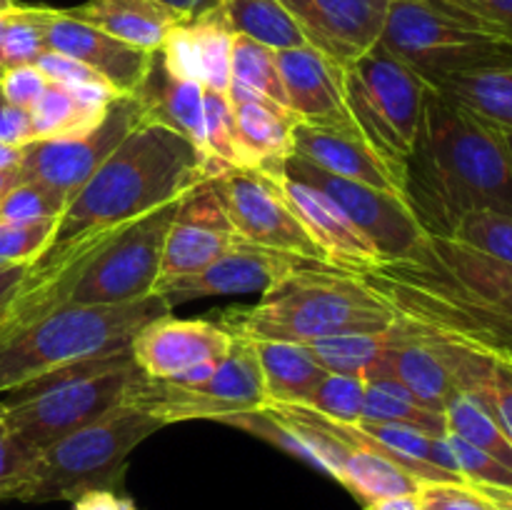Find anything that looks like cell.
I'll use <instances>...</instances> for the list:
<instances>
[{
  "label": "cell",
  "mask_w": 512,
  "mask_h": 510,
  "mask_svg": "<svg viewBox=\"0 0 512 510\" xmlns=\"http://www.w3.org/2000/svg\"><path fill=\"white\" fill-rule=\"evenodd\" d=\"M130 348L40 375L0 398V415L10 433L33 455L73 430L128 403L140 380Z\"/></svg>",
  "instance_id": "52a82bcc"
},
{
  "label": "cell",
  "mask_w": 512,
  "mask_h": 510,
  "mask_svg": "<svg viewBox=\"0 0 512 510\" xmlns=\"http://www.w3.org/2000/svg\"><path fill=\"white\" fill-rule=\"evenodd\" d=\"M213 185L240 240L308 263L328 265L323 250L285 203L278 180L260 170L230 168L213 178Z\"/></svg>",
  "instance_id": "7c38bea8"
},
{
  "label": "cell",
  "mask_w": 512,
  "mask_h": 510,
  "mask_svg": "<svg viewBox=\"0 0 512 510\" xmlns=\"http://www.w3.org/2000/svg\"><path fill=\"white\" fill-rule=\"evenodd\" d=\"M430 83L410 65L375 45L345 68V103L355 128L393 163H405L418 138Z\"/></svg>",
  "instance_id": "9c48e42d"
},
{
  "label": "cell",
  "mask_w": 512,
  "mask_h": 510,
  "mask_svg": "<svg viewBox=\"0 0 512 510\" xmlns=\"http://www.w3.org/2000/svg\"><path fill=\"white\" fill-rule=\"evenodd\" d=\"M68 15L148 53L163 48L175 25L188 23L183 13L163 0H88L68 8Z\"/></svg>",
  "instance_id": "d4e9b609"
},
{
  "label": "cell",
  "mask_w": 512,
  "mask_h": 510,
  "mask_svg": "<svg viewBox=\"0 0 512 510\" xmlns=\"http://www.w3.org/2000/svg\"><path fill=\"white\" fill-rule=\"evenodd\" d=\"M18 170H0V198L18 185Z\"/></svg>",
  "instance_id": "680465c9"
},
{
  "label": "cell",
  "mask_w": 512,
  "mask_h": 510,
  "mask_svg": "<svg viewBox=\"0 0 512 510\" xmlns=\"http://www.w3.org/2000/svg\"><path fill=\"white\" fill-rule=\"evenodd\" d=\"M0 143L10 148H25L35 143L30 113L18 105H10L0 98Z\"/></svg>",
  "instance_id": "816d5d0a"
},
{
  "label": "cell",
  "mask_w": 512,
  "mask_h": 510,
  "mask_svg": "<svg viewBox=\"0 0 512 510\" xmlns=\"http://www.w3.org/2000/svg\"><path fill=\"white\" fill-rule=\"evenodd\" d=\"M420 510H495L470 483H420Z\"/></svg>",
  "instance_id": "bcb514c9"
},
{
  "label": "cell",
  "mask_w": 512,
  "mask_h": 510,
  "mask_svg": "<svg viewBox=\"0 0 512 510\" xmlns=\"http://www.w3.org/2000/svg\"><path fill=\"white\" fill-rule=\"evenodd\" d=\"M233 338L228 358L203 383L178 385L140 375L128 400L158 415L165 425L180 423V420H215L218 423L223 415L263 408V370H260L253 343L238 335Z\"/></svg>",
  "instance_id": "8fae6325"
},
{
  "label": "cell",
  "mask_w": 512,
  "mask_h": 510,
  "mask_svg": "<svg viewBox=\"0 0 512 510\" xmlns=\"http://www.w3.org/2000/svg\"><path fill=\"white\" fill-rule=\"evenodd\" d=\"M478 400L498 418L512 443V360L493 355V370H490V378L480 390Z\"/></svg>",
  "instance_id": "7dc6e473"
},
{
  "label": "cell",
  "mask_w": 512,
  "mask_h": 510,
  "mask_svg": "<svg viewBox=\"0 0 512 510\" xmlns=\"http://www.w3.org/2000/svg\"><path fill=\"white\" fill-rule=\"evenodd\" d=\"M125 500L118 490H90L73 500V510H125Z\"/></svg>",
  "instance_id": "f5cc1de1"
},
{
  "label": "cell",
  "mask_w": 512,
  "mask_h": 510,
  "mask_svg": "<svg viewBox=\"0 0 512 510\" xmlns=\"http://www.w3.org/2000/svg\"><path fill=\"white\" fill-rule=\"evenodd\" d=\"M190 28H193L195 40H198L200 60H203L205 90L225 95L230 85V55H233L235 33L225 23L220 8H213L193 18Z\"/></svg>",
  "instance_id": "8d00e7d4"
},
{
  "label": "cell",
  "mask_w": 512,
  "mask_h": 510,
  "mask_svg": "<svg viewBox=\"0 0 512 510\" xmlns=\"http://www.w3.org/2000/svg\"><path fill=\"white\" fill-rule=\"evenodd\" d=\"M358 275L398 318L512 360V265L425 233L403 260Z\"/></svg>",
  "instance_id": "7a4b0ae2"
},
{
  "label": "cell",
  "mask_w": 512,
  "mask_h": 510,
  "mask_svg": "<svg viewBox=\"0 0 512 510\" xmlns=\"http://www.w3.org/2000/svg\"><path fill=\"white\" fill-rule=\"evenodd\" d=\"M230 83H238L243 88L255 90L268 100L278 103L280 108H288L283 80H280L278 63H275V50L255 43V40L235 35L233 55H230Z\"/></svg>",
  "instance_id": "d590c367"
},
{
  "label": "cell",
  "mask_w": 512,
  "mask_h": 510,
  "mask_svg": "<svg viewBox=\"0 0 512 510\" xmlns=\"http://www.w3.org/2000/svg\"><path fill=\"white\" fill-rule=\"evenodd\" d=\"M403 198L420 228L438 238H453L470 213L512 215L505 130L430 85L418 138L403 163Z\"/></svg>",
  "instance_id": "3957f363"
},
{
  "label": "cell",
  "mask_w": 512,
  "mask_h": 510,
  "mask_svg": "<svg viewBox=\"0 0 512 510\" xmlns=\"http://www.w3.org/2000/svg\"><path fill=\"white\" fill-rule=\"evenodd\" d=\"M275 180H278L285 203L298 215L315 245L323 250L328 265L348 270V273H363L383 263L375 245L350 223L348 215L328 195L320 193L313 185L290 180L285 173Z\"/></svg>",
  "instance_id": "603a6c76"
},
{
  "label": "cell",
  "mask_w": 512,
  "mask_h": 510,
  "mask_svg": "<svg viewBox=\"0 0 512 510\" xmlns=\"http://www.w3.org/2000/svg\"><path fill=\"white\" fill-rule=\"evenodd\" d=\"M160 60L168 68V73H173L175 78L193 80V83H203V60H200L198 40H195L193 28L188 23L175 25L173 30L165 38L163 48L158 50Z\"/></svg>",
  "instance_id": "f6af8a7d"
},
{
  "label": "cell",
  "mask_w": 512,
  "mask_h": 510,
  "mask_svg": "<svg viewBox=\"0 0 512 510\" xmlns=\"http://www.w3.org/2000/svg\"><path fill=\"white\" fill-rule=\"evenodd\" d=\"M360 423L410 425V428L425 430V433L438 435V438L448 433L443 413L430 410L403 385L385 378L365 380V405Z\"/></svg>",
  "instance_id": "4dcf8cb0"
},
{
  "label": "cell",
  "mask_w": 512,
  "mask_h": 510,
  "mask_svg": "<svg viewBox=\"0 0 512 510\" xmlns=\"http://www.w3.org/2000/svg\"><path fill=\"white\" fill-rule=\"evenodd\" d=\"M135 98H138L140 108H143V120L165 125V128L175 130V133H180L203 150L205 85L175 78L163 65L160 53H155L148 75H145Z\"/></svg>",
  "instance_id": "4316f807"
},
{
  "label": "cell",
  "mask_w": 512,
  "mask_h": 510,
  "mask_svg": "<svg viewBox=\"0 0 512 510\" xmlns=\"http://www.w3.org/2000/svg\"><path fill=\"white\" fill-rule=\"evenodd\" d=\"M218 8L235 35L265 48L290 50L308 45L293 15L278 0H218Z\"/></svg>",
  "instance_id": "f1b7e54d"
},
{
  "label": "cell",
  "mask_w": 512,
  "mask_h": 510,
  "mask_svg": "<svg viewBox=\"0 0 512 510\" xmlns=\"http://www.w3.org/2000/svg\"><path fill=\"white\" fill-rule=\"evenodd\" d=\"M445 428L450 435H458L465 443L475 445L483 453L493 455L512 470V443L505 435L503 425L493 413L468 393H458L445 408Z\"/></svg>",
  "instance_id": "1f68e13d"
},
{
  "label": "cell",
  "mask_w": 512,
  "mask_h": 510,
  "mask_svg": "<svg viewBox=\"0 0 512 510\" xmlns=\"http://www.w3.org/2000/svg\"><path fill=\"white\" fill-rule=\"evenodd\" d=\"M393 328V325H390ZM390 328L378 333H345L333 338L305 343V348L313 353V358L323 365L328 373L343 375H363L370 363L380 358L390 343Z\"/></svg>",
  "instance_id": "836d02e7"
},
{
  "label": "cell",
  "mask_w": 512,
  "mask_h": 510,
  "mask_svg": "<svg viewBox=\"0 0 512 510\" xmlns=\"http://www.w3.org/2000/svg\"><path fill=\"white\" fill-rule=\"evenodd\" d=\"M48 88V78L38 70V65H15L0 70V98L10 105L30 110L35 100Z\"/></svg>",
  "instance_id": "c3c4849f"
},
{
  "label": "cell",
  "mask_w": 512,
  "mask_h": 510,
  "mask_svg": "<svg viewBox=\"0 0 512 510\" xmlns=\"http://www.w3.org/2000/svg\"><path fill=\"white\" fill-rule=\"evenodd\" d=\"M495 505V503H493ZM495 510H510V508H500V505H495Z\"/></svg>",
  "instance_id": "e7e4bbea"
},
{
  "label": "cell",
  "mask_w": 512,
  "mask_h": 510,
  "mask_svg": "<svg viewBox=\"0 0 512 510\" xmlns=\"http://www.w3.org/2000/svg\"><path fill=\"white\" fill-rule=\"evenodd\" d=\"M33 458L35 455L10 433L0 415V500H8V493Z\"/></svg>",
  "instance_id": "681fc988"
},
{
  "label": "cell",
  "mask_w": 512,
  "mask_h": 510,
  "mask_svg": "<svg viewBox=\"0 0 512 510\" xmlns=\"http://www.w3.org/2000/svg\"><path fill=\"white\" fill-rule=\"evenodd\" d=\"M140 123H143V108H140L138 98L118 95L110 103L98 128H93L83 138L35 140V143L25 145L18 180H40L73 200L75 193L93 178L95 170L118 148L120 140Z\"/></svg>",
  "instance_id": "5bb4252c"
},
{
  "label": "cell",
  "mask_w": 512,
  "mask_h": 510,
  "mask_svg": "<svg viewBox=\"0 0 512 510\" xmlns=\"http://www.w3.org/2000/svg\"><path fill=\"white\" fill-rule=\"evenodd\" d=\"M48 50L80 60L103 80H108L120 95H135L148 75L153 55L148 50L133 48L83 20L70 18L68 10H50L45 28Z\"/></svg>",
  "instance_id": "44dd1931"
},
{
  "label": "cell",
  "mask_w": 512,
  "mask_h": 510,
  "mask_svg": "<svg viewBox=\"0 0 512 510\" xmlns=\"http://www.w3.org/2000/svg\"><path fill=\"white\" fill-rule=\"evenodd\" d=\"M365 510H420L418 493L415 495H393V498H380L365 505Z\"/></svg>",
  "instance_id": "11a10c76"
},
{
  "label": "cell",
  "mask_w": 512,
  "mask_h": 510,
  "mask_svg": "<svg viewBox=\"0 0 512 510\" xmlns=\"http://www.w3.org/2000/svg\"><path fill=\"white\" fill-rule=\"evenodd\" d=\"M238 240L225 205L213 180L190 190L178 205L168 235H165L160 283L193 275L218 260Z\"/></svg>",
  "instance_id": "d6986e66"
},
{
  "label": "cell",
  "mask_w": 512,
  "mask_h": 510,
  "mask_svg": "<svg viewBox=\"0 0 512 510\" xmlns=\"http://www.w3.org/2000/svg\"><path fill=\"white\" fill-rule=\"evenodd\" d=\"M305 43L350 68L380 43L390 0H278Z\"/></svg>",
  "instance_id": "e0dca14e"
},
{
  "label": "cell",
  "mask_w": 512,
  "mask_h": 510,
  "mask_svg": "<svg viewBox=\"0 0 512 510\" xmlns=\"http://www.w3.org/2000/svg\"><path fill=\"white\" fill-rule=\"evenodd\" d=\"M445 443H448L455 460V468H458L460 478H463L465 483L512 490V470L508 465H503L500 460H495L493 455L478 450L475 445L465 443L458 435L445 433Z\"/></svg>",
  "instance_id": "ee69618b"
},
{
  "label": "cell",
  "mask_w": 512,
  "mask_h": 510,
  "mask_svg": "<svg viewBox=\"0 0 512 510\" xmlns=\"http://www.w3.org/2000/svg\"><path fill=\"white\" fill-rule=\"evenodd\" d=\"M505 140H508V148H510V155H512V130H505Z\"/></svg>",
  "instance_id": "6125c7cd"
},
{
  "label": "cell",
  "mask_w": 512,
  "mask_h": 510,
  "mask_svg": "<svg viewBox=\"0 0 512 510\" xmlns=\"http://www.w3.org/2000/svg\"><path fill=\"white\" fill-rule=\"evenodd\" d=\"M465 25L512 45V0H430Z\"/></svg>",
  "instance_id": "7bdbcfd3"
},
{
  "label": "cell",
  "mask_w": 512,
  "mask_h": 510,
  "mask_svg": "<svg viewBox=\"0 0 512 510\" xmlns=\"http://www.w3.org/2000/svg\"><path fill=\"white\" fill-rule=\"evenodd\" d=\"M183 200V198H180ZM180 200L125 225L100 245L65 290V305H118L150 298L160 278L165 235Z\"/></svg>",
  "instance_id": "30bf717a"
},
{
  "label": "cell",
  "mask_w": 512,
  "mask_h": 510,
  "mask_svg": "<svg viewBox=\"0 0 512 510\" xmlns=\"http://www.w3.org/2000/svg\"><path fill=\"white\" fill-rule=\"evenodd\" d=\"M205 155L218 168H240L238 135H235L233 105L228 95L205 90Z\"/></svg>",
  "instance_id": "ab89813d"
},
{
  "label": "cell",
  "mask_w": 512,
  "mask_h": 510,
  "mask_svg": "<svg viewBox=\"0 0 512 510\" xmlns=\"http://www.w3.org/2000/svg\"><path fill=\"white\" fill-rule=\"evenodd\" d=\"M293 155L325 173L370 185L375 190L403 195V165L385 158L358 128L350 125L295 123Z\"/></svg>",
  "instance_id": "ffe728a7"
},
{
  "label": "cell",
  "mask_w": 512,
  "mask_h": 510,
  "mask_svg": "<svg viewBox=\"0 0 512 510\" xmlns=\"http://www.w3.org/2000/svg\"><path fill=\"white\" fill-rule=\"evenodd\" d=\"M160 295L118 305H55L0 340V395L93 358L123 353L135 335L170 313Z\"/></svg>",
  "instance_id": "5b68a950"
},
{
  "label": "cell",
  "mask_w": 512,
  "mask_h": 510,
  "mask_svg": "<svg viewBox=\"0 0 512 510\" xmlns=\"http://www.w3.org/2000/svg\"><path fill=\"white\" fill-rule=\"evenodd\" d=\"M365 405L363 375L328 373L305 400V408L343 425H358Z\"/></svg>",
  "instance_id": "74e56055"
},
{
  "label": "cell",
  "mask_w": 512,
  "mask_h": 510,
  "mask_svg": "<svg viewBox=\"0 0 512 510\" xmlns=\"http://www.w3.org/2000/svg\"><path fill=\"white\" fill-rule=\"evenodd\" d=\"M453 240L512 265V215L495 213V210H480L460 220L455 228Z\"/></svg>",
  "instance_id": "f35d334b"
},
{
  "label": "cell",
  "mask_w": 512,
  "mask_h": 510,
  "mask_svg": "<svg viewBox=\"0 0 512 510\" xmlns=\"http://www.w3.org/2000/svg\"><path fill=\"white\" fill-rule=\"evenodd\" d=\"M380 45L430 85L450 75L512 68V45L465 25L430 0H390Z\"/></svg>",
  "instance_id": "ba28073f"
},
{
  "label": "cell",
  "mask_w": 512,
  "mask_h": 510,
  "mask_svg": "<svg viewBox=\"0 0 512 510\" xmlns=\"http://www.w3.org/2000/svg\"><path fill=\"white\" fill-rule=\"evenodd\" d=\"M40 73L48 78V83L60 85V88H70V85L93 83V80H103L93 68H88L80 60L70 58V55L55 53V50H45L38 60H35ZM108 83V80H105Z\"/></svg>",
  "instance_id": "f907efd6"
},
{
  "label": "cell",
  "mask_w": 512,
  "mask_h": 510,
  "mask_svg": "<svg viewBox=\"0 0 512 510\" xmlns=\"http://www.w3.org/2000/svg\"><path fill=\"white\" fill-rule=\"evenodd\" d=\"M163 3H168L170 8H175L178 13H183L188 20H193V18H198V15L208 13V10L218 8V0H163Z\"/></svg>",
  "instance_id": "9f6ffc18"
},
{
  "label": "cell",
  "mask_w": 512,
  "mask_h": 510,
  "mask_svg": "<svg viewBox=\"0 0 512 510\" xmlns=\"http://www.w3.org/2000/svg\"><path fill=\"white\" fill-rule=\"evenodd\" d=\"M30 113L35 140H65L83 138L90 130L98 128L105 115L90 113L88 108L73 98V93L60 85L48 83L45 93L35 100Z\"/></svg>",
  "instance_id": "d6a6232c"
},
{
  "label": "cell",
  "mask_w": 512,
  "mask_h": 510,
  "mask_svg": "<svg viewBox=\"0 0 512 510\" xmlns=\"http://www.w3.org/2000/svg\"><path fill=\"white\" fill-rule=\"evenodd\" d=\"M15 5V0H0V13H3V10H10Z\"/></svg>",
  "instance_id": "94428289"
},
{
  "label": "cell",
  "mask_w": 512,
  "mask_h": 510,
  "mask_svg": "<svg viewBox=\"0 0 512 510\" xmlns=\"http://www.w3.org/2000/svg\"><path fill=\"white\" fill-rule=\"evenodd\" d=\"M223 173L188 138L143 120L75 193L58 218L53 240L33 265L58 273L75 268L125 225Z\"/></svg>",
  "instance_id": "6da1fadb"
},
{
  "label": "cell",
  "mask_w": 512,
  "mask_h": 510,
  "mask_svg": "<svg viewBox=\"0 0 512 510\" xmlns=\"http://www.w3.org/2000/svg\"><path fill=\"white\" fill-rule=\"evenodd\" d=\"M28 270L30 265H0V308L18 293L28 278Z\"/></svg>",
  "instance_id": "db71d44e"
},
{
  "label": "cell",
  "mask_w": 512,
  "mask_h": 510,
  "mask_svg": "<svg viewBox=\"0 0 512 510\" xmlns=\"http://www.w3.org/2000/svg\"><path fill=\"white\" fill-rule=\"evenodd\" d=\"M330 420V418H328ZM330 428L338 438L345 440V455L340 460L338 483L348 488L363 505L393 495H415L420 480L405 473L400 465L390 463L378 453V445L370 433L360 425H343L330 420Z\"/></svg>",
  "instance_id": "484cf974"
},
{
  "label": "cell",
  "mask_w": 512,
  "mask_h": 510,
  "mask_svg": "<svg viewBox=\"0 0 512 510\" xmlns=\"http://www.w3.org/2000/svg\"><path fill=\"white\" fill-rule=\"evenodd\" d=\"M275 63L290 113L300 123H353L345 103V68H340L335 60L315 50L313 45H300V48L275 50Z\"/></svg>",
  "instance_id": "7402d4cb"
},
{
  "label": "cell",
  "mask_w": 512,
  "mask_h": 510,
  "mask_svg": "<svg viewBox=\"0 0 512 510\" xmlns=\"http://www.w3.org/2000/svg\"><path fill=\"white\" fill-rule=\"evenodd\" d=\"M58 218L0 220V265H30L45 253L53 240Z\"/></svg>",
  "instance_id": "b9f144b4"
},
{
  "label": "cell",
  "mask_w": 512,
  "mask_h": 510,
  "mask_svg": "<svg viewBox=\"0 0 512 510\" xmlns=\"http://www.w3.org/2000/svg\"><path fill=\"white\" fill-rule=\"evenodd\" d=\"M230 105L238 135L240 168L280 178L293 155V128L298 118L273 100H245Z\"/></svg>",
  "instance_id": "cb8c5ba5"
},
{
  "label": "cell",
  "mask_w": 512,
  "mask_h": 510,
  "mask_svg": "<svg viewBox=\"0 0 512 510\" xmlns=\"http://www.w3.org/2000/svg\"><path fill=\"white\" fill-rule=\"evenodd\" d=\"M475 490L485 495L490 503L500 505V508H510L512 510V490H503V488H488V485H473Z\"/></svg>",
  "instance_id": "6f0895ef"
},
{
  "label": "cell",
  "mask_w": 512,
  "mask_h": 510,
  "mask_svg": "<svg viewBox=\"0 0 512 510\" xmlns=\"http://www.w3.org/2000/svg\"><path fill=\"white\" fill-rule=\"evenodd\" d=\"M68 203L70 200L63 193L40 180H20L13 190L0 198V220L25 223V220L60 218Z\"/></svg>",
  "instance_id": "60d3db41"
},
{
  "label": "cell",
  "mask_w": 512,
  "mask_h": 510,
  "mask_svg": "<svg viewBox=\"0 0 512 510\" xmlns=\"http://www.w3.org/2000/svg\"><path fill=\"white\" fill-rule=\"evenodd\" d=\"M233 340V333L213 320H180L168 313L135 335L130 355L145 378L193 385L215 373Z\"/></svg>",
  "instance_id": "9a60e30c"
},
{
  "label": "cell",
  "mask_w": 512,
  "mask_h": 510,
  "mask_svg": "<svg viewBox=\"0 0 512 510\" xmlns=\"http://www.w3.org/2000/svg\"><path fill=\"white\" fill-rule=\"evenodd\" d=\"M365 380H395L430 410L445 413L460 393L453 363V340L413 320L398 318L390 328L388 348L363 373Z\"/></svg>",
  "instance_id": "2e32d148"
},
{
  "label": "cell",
  "mask_w": 512,
  "mask_h": 510,
  "mask_svg": "<svg viewBox=\"0 0 512 510\" xmlns=\"http://www.w3.org/2000/svg\"><path fill=\"white\" fill-rule=\"evenodd\" d=\"M260 360L265 403L305 405L328 370L313 358L305 345L278 340H250Z\"/></svg>",
  "instance_id": "83f0119b"
},
{
  "label": "cell",
  "mask_w": 512,
  "mask_h": 510,
  "mask_svg": "<svg viewBox=\"0 0 512 510\" xmlns=\"http://www.w3.org/2000/svg\"><path fill=\"white\" fill-rule=\"evenodd\" d=\"M305 265L318 263L275 253V250L260 248V245L245 243V240L238 238L208 268L155 285L153 293L160 295L170 308L188 303V300L213 298V295H240L255 293V290L265 293V290H270L275 283H280V280L288 278L295 270L305 268Z\"/></svg>",
  "instance_id": "ac0fdd59"
},
{
  "label": "cell",
  "mask_w": 512,
  "mask_h": 510,
  "mask_svg": "<svg viewBox=\"0 0 512 510\" xmlns=\"http://www.w3.org/2000/svg\"><path fill=\"white\" fill-rule=\"evenodd\" d=\"M8 13H10V10H3V13H0V40H3V33H5V23H8Z\"/></svg>",
  "instance_id": "91938a15"
},
{
  "label": "cell",
  "mask_w": 512,
  "mask_h": 510,
  "mask_svg": "<svg viewBox=\"0 0 512 510\" xmlns=\"http://www.w3.org/2000/svg\"><path fill=\"white\" fill-rule=\"evenodd\" d=\"M50 10L45 5L15 3L8 13L3 40H0V70L15 65H33L48 50L45 28Z\"/></svg>",
  "instance_id": "e575fe53"
},
{
  "label": "cell",
  "mask_w": 512,
  "mask_h": 510,
  "mask_svg": "<svg viewBox=\"0 0 512 510\" xmlns=\"http://www.w3.org/2000/svg\"><path fill=\"white\" fill-rule=\"evenodd\" d=\"M160 428L165 423L158 415L128 400L40 450L13 485L8 500L73 503L90 490H118L130 453Z\"/></svg>",
  "instance_id": "8992f818"
},
{
  "label": "cell",
  "mask_w": 512,
  "mask_h": 510,
  "mask_svg": "<svg viewBox=\"0 0 512 510\" xmlns=\"http://www.w3.org/2000/svg\"><path fill=\"white\" fill-rule=\"evenodd\" d=\"M433 88L498 128L512 130V68L450 75L433 83Z\"/></svg>",
  "instance_id": "f546056e"
},
{
  "label": "cell",
  "mask_w": 512,
  "mask_h": 510,
  "mask_svg": "<svg viewBox=\"0 0 512 510\" xmlns=\"http://www.w3.org/2000/svg\"><path fill=\"white\" fill-rule=\"evenodd\" d=\"M125 510H138V505H135V503H133V500H130V498H128V500H125Z\"/></svg>",
  "instance_id": "be15d7a7"
},
{
  "label": "cell",
  "mask_w": 512,
  "mask_h": 510,
  "mask_svg": "<svg viewBox=\"0 0 512 510\" xmlns=\"http://www.w3.org/2000/svg\"><path fill=\"white\" fill-rule=\"evenodd\" d=\"M285 175L298 183L313 185L320 193L328 195L348 215L350 223L375 245L383 263L403 260L425 235L403 195L385 193V190H375L370 185L325 173L298 155L288 158Z\"/></svg>",
  "instance_id": "4fadbf2b"
},
{
  "label": "cell",
  "mask_w": 512,
  "mask_h": 510,
  "mask_svg": "<svg viewBox=\"0 0 512 510\" xmlns=\"http://www.w3.org/2000/svg\"><path fill=\"white\" fill-rule=\"evenodd\" d=\"M395 323L393 305L358 273L305 265L265 290L255 305L228 310L220 325L245 340L305 345L345 333H378Z\"/></svg>",
  "instance_id": "277c9868"
}]
</instances>
